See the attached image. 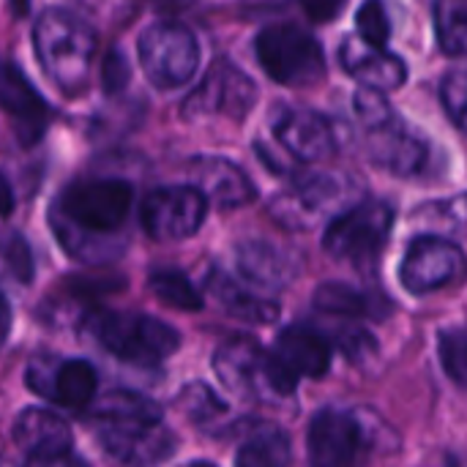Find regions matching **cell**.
Wrapping results in <instances>:
<instances>
[{"label":"cell","instance_id":"6da1fadb","mask_svg":"<svg viewBox=\"0 0 467 467\" xmlns=\"http://www.w3.org/2000/svg\"><path fill=\"white\" fill-rule=\"evenodd\" d=\"M131 197V186L120 178H88L66 186L52 208V230L60 246L71 257L88 260L85 235L118 230L129 216Z\"/></svg>","mask_w":467,"mask_h":467},{"label":"cell","instance_id":"7a4b0ae2","mask_svg":"<svg viewBox=\"0 0 467 467\" xmlns=\"http://www.w3.org/2000/svg\"><path fill=\"white\" fill-rule=\"evenodd\" d=\"M213 372L238 400L285 405L296 400L298 378L249 337H233L213 353Z\"/></svg>","mask_w":467,"mask_h":467},{"label":"cell","instance_id":"3957f363","mask_svg":"<svg viewBox=\"0 0 467 467\" xmlns=\"http://www.w3.org/2000/svg\"><path fill=\"white\" fill-rule=\"evenodd\" d=\"M36 55L47 77L68 96H79L88 85V68L96 52L93 30L63 8H49L33 27Z\"/></svg>","mask_w":467,"mask_h":467},{"label":"cell","instance_id":"277c9868","mask_svg":"<svg viewBox=\"0 0 467 467\" xmlns=\"http://www.w3.org/2000/svg\"><path fill=\"white\" fill-rule=\"evenodd\" d=\"M82 331L99 348L134 367H153L181 348V334L148 315L96 309L82 317Z\"/></svg>","mask_w":467,"mask_h":467},{"label":"cell","instance_id":"5b68a950","mask_svg":"<svg viewBox=\"0 0 467 467\" xmlns=\"http://www.w3.org/2000/svg\"><path fill=\"white\" fill-rule=\"evenodd\" d=\"M254 52L265 74L287 88H306L326 77V55L315 36L298 25H271L257 41Z\"/></svg>","mask_w":467,"mask_h":467},{"label":"cell","instance_id":"8992f818","mask_svg":"<svg viewBox=\"0 0 467 467\" xmlns=\"http://www.w3.org/2000/svg\"><path fill=\"white\" fill-rule=\"evenodd\" d=\"M309 467H364L375 451V430L358 410L323 408L306 435Z\"/></svg>","mask_w":467,"mask_h":467},{"label":"cell","instance_id":"52a82bcc","mask_svg":"<svg viewBox=\"0 0 467 467\" xmlns=\"http://www.w3.org/2000/svg\"><path fill=\"white\" fill-rule=\"evenodd\" d=\"M394 227V211L389 202L364 200L348 211H342L326 230L323 249L342 263L350 265H372Z\"/></svg>","mask_w":467,"mask_h":467},{"label":"cell","instance_id":"ba28073f","mask_svg":"<svg viewBox=\"0 0 467 467\" xmlns=\"http://www.w3.org/2000/svg\"><path fill=\"white\" fill-rule=\"evenodd\" d=\"M140 60L159 90L186 85L200 66V44L181 22H156L140 36Z\"/></svg>","mask_w":467,"mask_h":467},{"label":"cell","instance_id":"9c48e42d","mask_svg":"<svg viewBox=\"0 0 467 467\" xmlns=\"http://www.w3.org/2000/svg\"><path fill=\"white\" fill-rule=\"evenodd\" d=\"M257 101V85L230 60H216L200 88L183 101V115L189 120L227 118L241 123Z\"/></svg>","mask_w":467,"mask_h":467},{"label":"cell","instance_id":"30bf717a","mask_svg":"<svg viewBox=\"0 0 467 467\" xmlns=\"http://www.w3.org/2000/svg\"><path fill=\"white\" fill-rule=\"evenodd\" d=\"M467 276L465 252L446 238L421 235L416 238L400 265V282L413 296H427L451 287Z\"/></svg>","mask_w":467,"mask_h":467},{"label":"cell","instance_id":"8fae6325","mask_svg":"<svg viewBox=\"0 0 467 467\" xmlns=\"http://www.w3.org/2000/svg\"><path fill=\"white\" fill-rule=\"evenodd\" d=\"M208 213V200L197 186L153 189L142 202V227L156 241L192 238Z\"/></svg>","mask_w":467,"mask_h":467},{"label":"cell","instance_id":"7c38bea8","mask_svg":"<svg viewBox=\"0 0 467 467\" xmlns=\"http://www.w3.org/2000/svg\"><path fill=\"white\" fill-rule=\"evenodd\" d=\"M345 186L339 178L328 172H309L293 181L290 189L279 192L271 202V213L279 224L290 230L315 227L328 211H334L345 200Z\"/></svg>","mask_w":467,"mask_h":467},{"label":"cell","instance_id":"4fadbf2b","mask_svg":"<svg viewBox=\"0 0 467 467\" xmlns=\"http://www.w3.org/2000/svg\"><path fill=\"white\" fill-rule=\"evenodd\" d=\"M96 438L107 457L129 467H150L175 454L178 438L164 424L96 421Z\"/></svg>","mask_w":467,"mask_h":467},{"label":"cell","instance_id":"5bb4252c","mask_svg":"<svg viewBox=\"0 0 467 467\" xmlns=\"http://www.w3.org/2000/svg\"><path fill=\"white\" fill-rule=\"evenodd\" d=\"M367 156L397 178H413L427 170L430 145L391 112L380 123L367 126Z\"/></svg>","mask_w":467,"mask_h":467},{"label":"cell","instance_id":"9a60e30c","mask_svg":"<svg viewBox=\"0 0 467 467\" xmlns=\"http://www.w3.org/2000/svg\"><path fill=\"white\" fill-rule=\"evenodd\" d=\"M25 380L30 391L66 408H85L99 386L96 369L82 358H66L57 364L36 358L27 367Z\"/></svg>","mask_w":467,"mask_h":467},{"label":"cell","instance_id":"2e32d148","mask_svg":"<svg viewBox=\"0 0 467 467\" xmlns=\"http://www.w3.org/2000/svg\"><path fill=\"white\" fill-rule=\"evenodd\" d=\"M339 60L350 77H356L364 88L378 93H389L408 79V66L402 57L386 52V47L367 44L358 33L342 41Z\"/></svg>","mask_w":467,"mask_h":467},{"label":"cell","instance_id":"e0dca14e","mask_svg":"<svg viewBox=\"0 0 467 467\" xmlns=\"http://www.w3.org/2000/svg\"><path fill=\"white\" fill-rule=\"evenodd\" d=\"M276 140L298 161H323L337 150L334 123L312 109H287L276 120Z\"/></svg>","mask_w":467,"mask_h":467},{"label":"cell","instance_id":"ac0fdd59","mask_svg":"<svg viewBox=\"0 0 467 467\" xmlns=\"http://www.w3.org/2000/svg\"><path fill=\"white\" fill-rule=\"evenodd\" d=\"M0 107L16 118V137L22 145H33L44 134L47 101L36 93L30 79L11 60H0Z\"/></svg>","mask_w":467,"mask_h":467},{"label":"cell","instance_id":"d6986e66","mask_svg":"<svg viewBox=\"0 0 467 467\" xmlns=\"http://www.w3.org/2000/svg\"><path fill=\"white\" fill-rule=\"evenodd\" d=\"M192 172L197 181V189L205 194V200H213L219 208H241L254 200L257 189L249 181V175L219 156H202L192 161Z\"/></svg>","mask_w":467,"mask_h":467},{"label":"cell","instance_id":"ffe728a7","mask_svg":"<svg viewBox=\"0 0 467 467\" xmlns=\"http://www.w3.org/2000/svg\"><path fill=\"white\" fill-rule=\"evenodd\" d=\"M298 380L323 378L331 367V345L323 334L309 326H290L279 334L276 348L271 350Z\"/></svg>","mask_w":467,"mask_h":467},{"label":"cell","instance_id":"44dd1931","mask_svg":"<svg viewBox=\"0 0 467 467\" xmlns=\"http://www.w3.org/2000/svg\"><path fill=\"white\" fill-rule=\"evenodd\" d=\"M235 260L241 276L263 290H282L296 276L293 257L268 241H244L235 252Z\"/></svg>","mask_w":467,"mask_h":467},{"label":"cell","instance_id":"7402d4cb","mask_svg":"<svg viewBox=\"0 0 467 467\" xmlns=\"http://www.w3.org/2000/svg\"><path fill=\"white\" fill-rule=\"evenodd\" d=\"M14 443L19 449H25L27 457L57 454V451H68V446H71V430L52 410L27 408L14 421Z\"/></svg>","mask_w":467,"mask_h":467},{"label":"cell","instance_id":"603a6c76","mask_svg":"<svg viewBox=\"0 0 467 467\" xmlns=\"http://www.w3.org/2000/svg\"><path fill=\"white\" fill-rule=\"evenodd\" d=\"M208 293L216 298V304L227 315H233L238 320H246V323H274L276 315H279L276 301L252 293L249 287L238 285L224 271H211L208 274Z\"/></svg>","mask_w":467,"mask_h":467},{"label":"cell","instance_id":"cb8c5ba5","mask_svg":"<svg viewBox=\"0 0 467 467\" xmlns=\"http://www.w3.org/2000/svg\"><path fill=\"white\" fill-rule=\"evenodd\" d=\"M96 421H115V424H161V408L134 391H109L93 408Z\"/></svg>","mask_w":467,"mask_h":467},{"label":"cell","instance_id":"d4e9b609","mask_svg":"<svg viewBox=\"0 0 467 467\" xmlns=\"http://www.w3.org/2000/svg\"><path fill=\"white\" fill-rule=\"evenodd\" d=\"M290 441L276 427H257L238 449L235 467H287Z\"/></svg>","mask_w":467,"mask_h":467},{"label":"cell","instance_id":"484cf974","mask_svg":"<svg viewBox=\"0 0 467 467\" xmlns=\"http://www.w3.org/2000/svg\"><path fill=\"white\" fill-rule=\"evenodd\" d=\"M148 287L170 309H178V312H200L202 309V296L175 268H156V271H150Z\"/></svg>","mask_w":467,"mask_h":467},{"label":"cell","instance_id":"4316f807","mask_svg":"<svg viewBox=\"0 0 467 467\" xmlns=\"http://www.w3.org/2000/svg\"><path fill=\"white\" fill-rule=\"evenodd\" d=\"M435 33L441 49L451 57L467 55V3L435 0Z\"/></svg>","mask_w":467,"mask_h":467},{"label":"cell","instance_id":"83f0119b","mask_svg":"<svg viewBox=\"0 0 467 467\" xmlns=\"http://www.w3.org/2000/svg\"><path fill=\"white\" fill-rule=\"evenodd\" d=\"M175 408L197 427H211L216 419L227 413V405L216 397V391L205 383H189L178 391Z\"/></svg>","mask_w":467,"mask_h":467},{"label":"cell","instance_id":"f1b7e54d","mask_svg":"<svg viewBox=\"0 0 467 467\" xmlns=\"http://www.w3.org/2000/svg\"><path fill=\"white\" fill-rule=\"evenodd\" d=\"M315 306L326 315H337V317H364L372 312L369 298L364 293H358L350 285L342 282H328L323 287H317L315 293Z\"/></svg>","mask_w":467,"mask_h":467},{"label":"cell","instance_id":"f546056e","mask_svg":"<svg viewBox=\"0 0 467 467\" xmlns=\"http://www.w3.org/2000/svg\"><path fill=\"white\" fill-rule=\"evenodd\" d=\"M126 287V279L118 274H71L60 282V293L71 301H99L115 296Z\"/></svg>","mask_w":467,"mask_h":467},{"label":"cell","instance_id":"4dcf8cb0","mask_svg":"<svg viewBox=\"0 0 467 467\" xmlns=\"http://www.w3.org/2000/svg\"><path fill=\"white\" fill-rule=\"evenodd\" d=\"M438 353H441V364L446 369V375L467 389V331H441L438 339Z\"/></svg>","mask_w":467,"mask_h":467},{"label":"cell","instance_id":"1f68e13d","mask_svg":"<svg viewBox=\"0 0 467 467\" xmlns=\"http://www.w3.org/2000/svg\"><path fill=\"white\" fill-rule=\"evenodd\" d=\"M358 36L372 44V47H386L391 38V19L386 14V3L383 0H367L358 8Z\"/></svg>","mask_w":467,"mask_h":467},{"label":"cell","instance_id":"d6a6232c","mask_svg":"<svg viewBox=\"0 0 467 467\" xmlns=\"http://www.w3.org/2000/svg\"><path fill=\"white\" fill-rule=\"evenodd\" d=\"M441 99L443 107L449 112V118L454 120V126L467 134V71L465 68H454L451 74H446L443 85H441Z\"/></svg>","mask_w":467,"mask_h":467},{"label":"cell","instance_id":"836d02e7","mask_svg":"<svg viewBox=\"0 0 467 467\" xmlns=\"http://www.w3.org/2000/svg\"><path fill=\"white\" fill-rule=\"evenodd\" d=\"M3 260H5L8 274H11L19 285H30V282H33V271H36V265H33V252H30L27 241H25L19 233L8 235V241L3 244Z\"/></svg>","mask_w":467,"mask_h":467},{"label":"cell","instance_id":"e575fe53","mask_svg":"<svg viewBox=\"0 0 467 467\" xmlns=\"http://www.w3.org/2000/svg\"><path fill=\"white\" fill-rule=\"evenodd\" d=\"M131 79V66L120 49H109L101 60V88L109 96H118Z\"/></svg>","mask_w":467,"mask_h":467},{"label":"cell","instance_id":"d590c367","mask_svg":"<svg viewBox=\"0 0 467 467\" xmlns=\"http://www.w3.org/2000/svg\"><path fill=\"white\" fill-rule=\"evenodd\" d=\"M298 3H301L304 14H306L312 22L326 25V22H331L334 16L342 14V8H345L348 0H298Z\"/></svg>","mask_w":467,"mask_h":467},{"label":"cell","instance_id":"8d00e7d4","mask_svg":"<svg viewBox=\"0 0 467 467\" xmlns=\"http://www.w3.org/2000/svg\"><path fill=\"white\" fill-rule=\"evenodd\" d=\"M22 467H90L82 457L71 454V451H57V454H38V457H27Z\"/></svg>","mask_w":467,"mask_h":467},{"label":"cell","instance_id":"74e56055","mask_svg":"<svg viewBox=\"0 0 467 467\" xmlns=\"http://www.w3.org/2000/svg\"><path fill=\"white\" fill-rule=\"evenodd\" d=\"M443 219L457 230L467 235V194H460L457 200H451L449 205H443Z\"/></svg>","mask_w":467,"mask_h":467},{"label":"cell","instance_id":"f35d334b","mask_svg":"<svg viewBox=\"0 0 467 467\" xmlns=\"http://www.w3.org/2000/svg\"><path fill=\"white\" fill-rule=\"evenodd\" d=\"M14 211V192L5 181V175L0 172V216H8Z\"/></svg>","mask_w":467,"mask_h":467},{"label":"cell","instance_id":"ab89813d","mask_svg":"<svg viewBox=\"0 0 467 467\" xmlns=\"http://www.w3.org/2000/svg\"><path fill=\"white\" fill-rule=\"evenodd\" d=\"M8 331H11V306L3 298V293H0V348L8 339Z\"/></svg>","mask_w":467,"mask_h":467},{"label":"cell","instance_id":"60d3db41","mask_svg":"<svg viewBox=\"0 0 467 467\" xmlns=\"http://www.w3.org/2000/svg\"><path fill=\"white\" fill-rule=\"evenodd\" d=\"M186 467H216L213 462H189Z\"/></svg>","mask_w":467,"mask_h":467},{"label":"cell","instance_id":"b9f144b4","mask_svg":"<svg viewBox=\"0 0 467 467\" xmlns=\"http://www.w3.org/2000/svg\"><path fill=\"white\" fill-rule=\"evenodd\" d=\"M159 3H192V0H159Z\"/></svg>","mask_w":467,"mask_h":467}]
</instances>
